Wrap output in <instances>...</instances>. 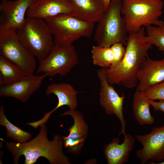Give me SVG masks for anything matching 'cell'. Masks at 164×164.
Listing matches in <instances>:
<instances>
[{"instance_id": "obj_1", "label": "cell", "mask_w": 164, "mask_h": 164, "mask_svg": "<svg viewBox=\"0 0 164 164\" xmlns=\"http://www.w3.org/2000/svg\"><path fill=\"white\" fill-rule=\"evenodd\" d=\"M145 29L128 33L126 52L120 63L113 69L102 68L109 84L121 85L131 88L137 86L138 76L142 64L149 57L148 51L152 45L145 41Z\"/></svg>"}, {"instance_id": "obj_2", "label": "cell", "mask_w": 164, "mask_h": 164, "mask_svg": "<svg viewBox=\"0 0 164 164\" xmlns=\"http://www.w3.org/2000/svg\"><path fill=\"white\" fill-rule=\"evenodd\" d=\"M40 127L38 135L30 141L23 143L5 142L7 149L13 155L14 163L18 164L20 157L23 155L25 164H34L41 157L46 158L51 164H71L63 152L62 137L56 134L50 141L45 124Z\"/></svg>"}, {"instance_id": "obj_3", "label": "cell", "mask_w": 164, "mask_h": 164, "mask_svg": "<svg viewBox=\"0 0 164 164\" xmlns=\"http://www.w3.org/2000/svg\"><path fill=\"white\" fill-rule=\"evenodd\" d=\"M16 32L22 44L39 62L48 56L55 46L53 36L44 19L27 16Z\"/></svg>"}, {"instance_id": "obj_4", "label": "cell", "mask_w": 164, "mask_h": 164, "mask_svg": "<svg viewBox=\"0 0 164 164\" xmlns=\"http://www.w3.org/2000/svg\"><path fill=\"white\" fill-rule=\"evenodd\" d=\"M122 5L121 0H111L98 22L94 36L97 45L110 47L118 43L125 45L128 32L121 16Z\"/></svg>"}, {"instance_id": "obj_5", "label": "cell", "mask_w": 164, "mask_h": 164, "mask_svg": "<svg viewBox=\"0 0 164 164\" xmlns=\"http://www.w3.org/2000/svg\"><path fill=\"white\" fill-rule=\"evenodd\" d=\"M163 5L162 0H123L121 13L128 32L160 25Z\"/></svg>"}, {"instance_id": "obj_6", "label": "cell", "mask_w": 164, "mask_h": 164, "mask_svg": "<svg viewBox=\"0 0 164 164\" xmlns=\"http://www.w3.org/2000/svg\"><path fill=\"white\" fill-rule=\"evenodd\" d=\"M44 19L57 46L72 45L81 37H91L94 28V23L68 14H60Z\"/></svg>"}, {"instance_id": "obj_7", "label": "cell", "mask_w": 164, "mask_h": 164, "mask_svg": "<svg viewBox=\"0 0 164 164\" xmlns=\"http://www.w3.org/2000/svg\"><path fill=\"white\" fill-rule=\"evenodd\" d=\"M0 54L26 75L34 74L36 70L35 57L22 44L16 31H0Z\"/></svg>"}, {"instance_id": "obj_8", "label": "cell", "mask_w": 164, "mask_h": 164, "mask_svg": "<svg viewBox=\"0 0 164 164\" xmlns=\"http://www.w3.org/2000/svg\"><path fill=\"white\" fill-rule=\"evenodd\" d=\"M79 62L77 53L72 44L62 47L55 45L48 56L39 61L36 73H42L49 77L56 74L64 77Z\"/></svg>"}, {"instance_id": "obj_9", "label": "cell", "mask_w": 164, "mask_h": 164, "mask_svg": "<svg viewBox=\"0 0 164 164\" xmlns=\"http://www.w3.org/2000/svg\"><path fill=\"white\" fill-rule=\"evenodd\" d=\"M100 87V102L105 113L108 115L115 114L119 120L121 125L119 135H126V122L123 113V105L125 97L120 96L113 87L108 83L102 68L97 71Z\"/></svg>"}, {"instance_id": "obj_10", "label": "cell", "mask_w": 164, "mask_h": 164, "mask_svg": "<svg viewBox=\"0 0 164 164\" xmlns=\"http://www.w3.org/2000/svg\"><path fill=\"white\" fill-rule=\"evenodd\" d=\"M135 137L142 145L136 152L141 164L149 160L150 163L164 160V125L153 128L149 134L135 135Z\"/></svg>"}, {"instance_id": "obj_11", "label": "cell", "mask_w": 164, "mask_h": 164, "mask_svg": "<svg viewBox=\"0 0 164 164\" xmlns=\"http://www.w3.org/2000/svg\"><path fill=\"white\" fill-rule=\"evenodd\" d=\"M38 0H2L0 4V31H17L24 23L27 11Z\"/></svg>"}, {"instance_id": "obj_12", "label": "cell", "mask_w": 164, "mask_h": 164, "mask_svg": "<svg viewBox=\"0 0 164 164\" xmlns=\"http://www.w3.org/2000/svg\"><path fill=\"white\" fill-rule=\"evenodd\" d=\"M47 77L44 74L26 75L11 84L0 86V95L3 97H14L25 103L40 87Z\"/></svg>"}, {"instance_id": "obj_13", "label": "cell", "mask_w": 164, "mask_h": 164, "mask_svg": "<svg viewBox=\"0 0 164 164\" xmlns=\"http://www.w3.org/2000/svg\"><path fill=\"white\" fill-rule=\"evenodd\" d=\"M45 93L48 96L52 94L55 95L58 100V104L52 111L46 113L41 119L30 122L29 125L36 129L39 126L45 124L52 114L58 108L66 105L70 109L76 110L77 106V94L78 92L69 83H52L47 87Z\"/></svg>"}, {"instance_id": "obj_14", "label": "cell", "mask_w": 164, "mask_h": 164, "mask_svg": "<svg viewBox=\"0 0 164 164\" xmlns=\"http://www.w3.org/2000/svg\"><path fill=\"white\" fill-rule=\"evenodd\" d=\"M69 115L73 118L74 124L69 129V133L67 136H62L63 145L68 151L76 153L80 151L84 145L88 132V125L80 112L76 110L70 109L60 116Z\"/></svg>"}, {"instance_id": "obj_15", "label": "cell", "mask_w": 164, "mask_h": 164, "mask_svg": "<svg viewBox=\"0 0 164 164\" xmlns=\"http://www.w3.org/2000/svg\"><path fill=\"white\" fill-rule=\"evenodd\" d=\"M136 91L145 92L164 81V57L154 60L148 57L140 67L138 73Z\"/></svg>"}, {"instance_id": "obj_16", "label": "cell", "mask_w": 164, "mask_h": 164, "mask_svg": "<svg viewBox=\"0 0 164 164\" xmlns=\"http://www.w3.org/2000/svg\"><path fill=\"white\" fill-rule=\"evenodd\" d=\"M61 14L74 16L73 8L69 0H38L26 12L27 16L44 19Z\"/></svg>"}, {"instance_id": "obj_17", "label": "cell", "mask_w": 164, "mask_h": 164, "mask_svg": "<svg viewBox=\"0 0 164 164\" xmlns=\"http://www.w3.org/2000/svg\"><path fill=\"white\" fill-rule=\"evenodd\" d=\"M135 138L129 134L124 136L120 144L118 138H114L106 144L104 151L108 164H123L128 162L130 152L134 148Z\"/></svg>"}, {"instance_id": "obj_18", "label": "cell", "mask_w": 164, "mask_h": 164, "mask_svg": "<svg viewBox=\"0 0 164 164\" xmlns=\"http://www.w3.org/2000/svg\"><path fill=\"white\" fill-rule=\"evenodd\" d=\"M69 0L73 8L74 16L88 22H98L106 10L103 0Z\"/></svg>"}, {"instance_id": "obj_19", "label": "cell", "mask_w": 164, "mask_h": 164, "mask_svg": "<svg viewBox=\"0 0 164 164\" xmlns=\"http://www.w3.org/2000/svg\"><path fill=\"white\" fill-rule=\"evenodd\" d=\"M150 104L144 93L136 91L132 99V108L134 116L141 125L153 124L155 117L151 115L150 110Z\"/></svg>"}, {"instance_id": "obj_20", "label": "cell", "mask_w": 164, "mask_h": 164, "mask_svg": "<svg viewBox=\"0 0 164 164\" xmlns=\"http://www.w3.org/2000/svg\"><path fill=\"white\" fill-rule=\"evenodd\" d=\"M26 75L18 67L0 56V86L11 84Z\"/></svg>"}, {"instance_id": "obj_21", "label": "cell", "mask_w": 164, "mask_h": 164, "mask_svg": "<svg viewBox=\"0 0 164 164\" xmlns=\"http://www.w3.org/2000/svg\"><path fill=\"white\" fill-rule=\"evenodd\" d=\"M0 125L6 128L7 137L19 143H23L27 142L32 137L31 133L22 130L8 120L5 115L4 107L2 105L0 108Z\"/></svg>"}, {"instance_id": "obj_22", "label": "cell", "mask_w": 164, "mask_h": 164, "mask_svg": "<svg viewBox=\"0 0 164 164\" xmlns=\"http://www.w3.org/2000/svg\"><path fill=\"white\" fill-rule=\"evenodd\" d=\"M145 41L156 47L164 55V21L158 26L145 27Z\"/></svg>"}, {"instance_id": "obj_23", "label": "cell", "mask_w": 164, "mask_h": 164, "mask_svg": "<svg viewBox=\"0 0 164 164\" xmlns=\"http://www.w3.org/2000/svg\"><path fill=\"white\" fill-rule=\"evenodd\" d=\"M91 53L93 63L95 66L109 68L113 62V54L111 47L93 46Z\"/></svg>"}, {"instance_id": "obj_24", "label": "cell", "mask_w": 164, "mask_h": 164, "mask_svg": "<svg viewBox=\"0 0 164 164\" xmlns=\"http://www.w3.org/2000/svg\"><path fill=\"white\" fill-rule=\"evenodd\" d=\"M143 93L145 97L148 100H164V81L151 87Z\"/></svg>"}, {"instance_id": "obj_25", "label": "cell", "mask_w": 164, "mask_h": 164, "mask_svg": "<svg viewBox=\"0 0 164 164\" xmlns=\"http://www.w3.org/2000/svg\"><path fill=\"white\" fill-rule=\"evenodd\" d=\"M121 43H116L110 47L113 53V60L109 68L113 69L117 66L123 60L126 52V48Z\"/></svg>"}, {"instance_id": "obj_26", "label": "cell", "mask_w": 164, "mask_h": 164, "mask_svg": "<svg viewBox=\"0 0 164 164\" xmlns=\"http://www.w3.org/2000/svg\"><path fill=\"white\" fill-rule=\"evenodd\" d=\"M150 105L155 111H160L164 113V100H160L159 101L149 100Z\"/></svg>"}, {"instance_id": "obj_27", "label": "cell", "mask_w": 164, "mask_h": 164, "mask_svg": "<svg viewBox=\"0 0 164 164\" xmlns=\"http://www.w3.org/2000/svg\"><path fill=\"white\" fill-rule=\"evenodd\" d=\"M105 7L106 9L108 7L110 2L111 0H103Z\"/></svg>"}, {"instance_id": "obj_28", "label": "cell", "mask_w": 164, "mask_h": 164, "mask_svg": "<svg viewBox=\"0 0 164 164\" xmlns=\"http://www.w3.org/2000/svg\"><path fill=\"white\" fill-rule=\"evenodd\" d=\"M155 164H164V160L161 162L156 163Z\"/></svg>"}]
</instances>
